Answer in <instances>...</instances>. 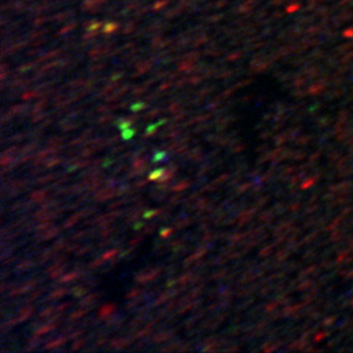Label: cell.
<instances>
[{
  "label": "cell",
  "instance_id": "1",
  "mask_svg": "<svg viewBox=\"0 0 353 353\" xmlns=\"http://www.w3.org/2000/svg\"><path fill=\"white\" fill-rule=\"evenodd\" d=\"M161 173H163V170H157V172L152 173L151 176H150V178H151V179H156V178H159V176H160V174H161Z\"/></svg>",
  "mask_w": 353,
  "mask_h": 353
}]
</instances>
